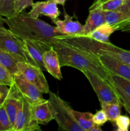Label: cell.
<instances>
[{
  "instance_id": "1",
  "label": "cell",
  "mask_w": 130,
  "mask_h": 131,
  "mask_svg": "<svg viewBox=\"0 0 130 131\" xmlns=\"http://www.w3.org/2000/svg\"><path fill=\"white\" fill-rule=\"evenodd\" d=\"M50 45L57 52L61 67H71L81 72L89 70L108 80L110 73L102 66L95 53L56 38Z\"/></svg>"
},
{
  "instance_id": "2",
  "label": "cell",
  "mask_w": 130,
  "mask_h": 131,
  "mask_svg": "<svg viewBox=\"0 0 130 131\" xmlns=\"http://www.w3.org/2000/svg\"><path fill=\"white\" fill-rule=\"evenodd\" d=\"M5 23L14 34L22 40L29 39L51 43L61 33L56 27L38 18L31 17L27 12L19 13L6 19Z\"/></svg>"
},
{
  "instance_id": "3",
  "label": "cell",
  "mask_w": 130,
  "mask_h": 131,
  "mask_svg": "<svg viewBox=\"0 0 130 131\" xmlns=\"http://www.w3.org/2000/svg\"><path fill=\"white\" fill-rule=\"evenodd\" d=\"M48 104L54 120L58 124L59 129L67 131H84L76 124L71 111V107L57 94L49 91Z\"/></svg>"
},
{
  "instance_id": "4",
  "label": "cell",
  "mask_w": 130,
  "mask_h": 131,
  "mask_svg": "<svg viewBox=\"0 0 130 131\" xmlns=\"http://www.w3.org/2000/svg\"><path fill=\"white\" fill-rule=\"evenodd\" d=\"M0 49L8 52L19 61L36 65L28 53L23 40L9 29L0 33Z\"/></svg>"
},
{
  "instance_id": "5",
  "label": "cell",
  "mask_w": 130,
  "mask_h": 131,
  "mask_svg": "<svg viewBox=\"0 0 130 131\" xmlns=\"http://www.w3.org/2000/svg\"><path fill=\"white\" fill-rule=\"evenodd\" d=\"M82 72L87 78L96 93L99 102L121 104L120 99L115 90L114 86L108 80H105L89 70H84Z\"/></svg>"
},
{
  "instance_id": "6",
  "label": "cell",
  "mask_w": 130,
  "mask_h": 131,
  "mask_svg": "<svg viewBox=\"0 0 130 131\" xmlns=\"http://www.w3.org/2000/svg\"><path fill=\"white\" fill-rule=\"evenodd\" d=\"M32 112V105L21 97L13 131H41Z\"/></svg>"
},
{
  "instance_id": "7",
  "label": "cell",
  "mask_w": 130,
  "mask_h": 131,
  "mask_svg": "<svg viewBox=\"0 0 130 131\" xmlns=\"http://www.w3.org/2000/svg\"><path fill=\"white\" fill-rule=\"evenodd\" d=\"M17 67L19 72L28 81L35 86L43 93H48V84L40 68L23 61H19Z\"/></svg>"
},
{
  "instance_id": "8",
  "label": "cell",
  "mask_w": 130,
  "mask_h": 131,
  "mask_svg": "<svg viewBox=\"0 0 130 131\" xmlns=\"http://www.w3.org/2000/svg\"><path fill=\"white\" fill-rule=\"evenodd\" d=\"M12 85L22 97L26 100L30 104L34 105L45 101L43 97V93L36 87L26 80L19 72L15 74Z\"/></svg>"
},
{
  "instance_id": "9",
  "label": "cell",
  "mask_w": 130,
  "mask_h": 131,
  "mask_svg": "<svg viewBox=\"0 0 130 131\" xmlns=\"http://www.w3.org/2000/svg\"><path fill=\"white\" fill-rule=\"evenodd\" d=\"M95 54L102 66L108 72L130 81V65L106 54Z\"/></svg>"
},
{
  "instance_id": "10",
  "label": "cell",
  "mask_w": 130,
  "mask_h": 131,
  "mask_svg": "<svg viewBox=\"0 0 130 131\" xmlns=\"http://www.w3.org/2000/svg\"><path fill=\"white\" fill-rule=\"evenodd\" d=\"M31 7V10L28 14L31 17L34 18H38L40 15H45L50 18L54 22L57 19L61 14L57 7V4L53 0L33 3Z\"/></svg>"
},
{
  "instance_id": "11",
  "label": "cell",
  "mask_w": 130,
  "mask_h": 131,
  "mask_svg": "<svg viewBox=\"0 0 130 131\" xmlns=\"http://www.w3.org/2000/svg\"><path fill=\"white\" fill-rule=\"evenodd\" d=\"M64 19H56L54 23L56 24L57 30L61 35L73 36H83L84 25L77 20H73V17L69 15L66 12L64 13Z\"/></svg>"
},
{
  "instance_id": "12",
  "label": "cell",
  "mask_w": 130,
  "mask_h": 131,
  "mask_svg": "<svg viewBox=\"0 0 130 131\" xmlns=\"http://www.w3.org/2000/svg\"><path fill=\"white\" fill-rule=\"evenodd\" d=\"M26 50L37 66L42 70H46L43 61V54L51 47L50 43L33 40H22Z\"/></svg>"
},
{
  "instance_id": "13",
  "label": "cell",
  "mask_w": 130,
  "mask_h": 131,
  "mask_svg": "<svg viewBox=\"0 0 130 131\" xmlns=\"http://www.w3.org/2000/svg\"><path fill=\"white\" fill-rule=\"evenodd\" d=\"M43 61L46 71L58 80H62V75L61 71L59 56L56 50L51 46L49 49L45 51L43 54Z\"/></svg>"
},
{
  "instance_id": "14",
  "label": "cell",
  "mask_w": 130,
  "mask_h": 131,
  "mask_svg": "<svg viewBox=\"0 0 130 131\" xmlns=\"http://www.w3.org/2000/svg\"><path fill=\"white\" fill-rule=\"evenodd\" d=\"M10 92L8 96L7 99L4 103V106L5 107L6 113H7L8 117L10 118V122L14 128V124L15 122L17 113L19 110V105H20V99L21 96L19 95L17 91L16 90L14 86L11 85L10 86Z\"/></svg>"
},
{
  "instance_id": "15",
  "label": "cell",
  "mask_w": 130,
  "mask_h": 131,
  "mask_svg": "<svg viewBox=\"0 0 130 131\" xmlns=\"http://www.w3.org/2000/svg\"><path fill=\"white\" fill-rule=\"evenodd\" d=\"M32 112L34 118L39 124L46 125L54 120L48 100L32 105Z\"/></svg>"
},
{
  "instance_id": "16",
  "label": "cell",
  "mask_w": 130,
  "mask_h": 131,
  "mask_svg": "<svg viewBox=\"0 0 130 131\" xmlns=\"http://www.w3.org/2000/svg\"><path fill=\"white\" fill-rule=\"evenodd\" d=\"M105 23L104 12L99 9L89 10V14L84 25V35L85 36Z\"/></svg>"
},
{
  "instance_id": "17",
  "label": "cell",
  "mask_w": 130,
  "mask_h": 131,
  "mask_svg": "<svg viewBox=\"0 0 130 131\" xmlns=\"http://www.w3.org/2000/svg\"><path fill=\"white\" fill-rule=\"evenodd\" d=\"M115 31L116 29L114 26L109 25L107 23H104L84 37H89L97 42L105 43L110 42V36Z\"/></svg>"
},
{
  "instance_id": "18",
  "label": "cell",
  "mask_w": 130,
  "mask_h": 131,
  "mask_svg": "<svg viewBox=\"0 0 130 131\" xmlns=\"http://www.w3.org/2000/svg\"><path fill=\"white\" fill-rule=\"evenodd\" d=\"M71 113L76 124L84 131H90L94 125L93 122V114L90 112H80L71 109Z\"/></svg>"
},
{
  "instance_id": "19",
  "label": "cell",
  "mask_w": 130,
  "mask_h": 131,
  "mask_svg": "<svg viewBox=\"0 0 130 131\" xmlns=\"http://www.w3.org/2000/svg\"><path fill=\"white\" fill-rule=\"evenodd\" d=\"M124 0H97L89 8V10L99 9L103 12L119 10Z\"/></svg>"
},
{
  "instance_id": "20",
  "label": "cell",
  "mask_w": 130,
  "mask_h": 131,
  "mask_svg": "<svg viewBox=\"0 0 130 131\" xmlns=\"http://www.w3.org/2000/svg\"><path fill=\"white\" fill-rule=\"evenodd\" d=\"M19 61L12 55L0 49V64L6 68L13 75L19 73L17 67Z\"/></svg>"
},
{
  "instance_id": "21",
  "label": "cell",
  "mask_w": 130,
  "mask_h": 131,
  "mask_svg": "<svg viewBox=\"0 0 130 131\" xmlns=\"http://www.w3.org/2000/svg\"><path fill=\"white\" fill-rule=\"evenodd\" d=\"M100 105L101 110L106 113L108 121L114 124L116 118L121 115V104L101 102Z\"/></svg>"
},
{
  "instance_id": "22",
  "label": "cell",
  "mask_w": 130,
  "mask_h": 131,
  "mask_svg": "<svg viewBox=\"0 0 130 131\" xmlns=\"http://www.w3.org/2000/svg\"><path fill=\"white\" fill-rule=\"evenodd\" d=\"M104 14L105 23L114 27L123 20L129 18L128 15L120 10L106 11L104 12Z\"/></svg>"
},
{
  "instance_id": "23",
  "label": "cell",
  "mask_w": 130,
  "mask_h": 131,
  "mask_svg": "<svg viewBox=\"0 0 130 131\" xmlns=\"http://www.w3.org/2000/svg\"><path fill=\"white\" fill-rule=\"evenodd\" d=\"M108 80L112 85L119 88L130 97V81L110 73L108 75Z\"/></svg>"
},
{
  "instance_id": "24",
  "label": "cell",
  "mask_w": 130,
  "mask_h": 131,
  "mask_svg": "<svg viewBox=\"0 0 130 131\" xmlns=\"http://www.w3.org/2000/svg\"><path fill=\"white\" fill-rule=\"evenodd\" d=\"M0 14L6 18L16 14L14 8V0H0Z\"/></svg>"
},
{
  "instance_id": "25",
  "label": "cell",
  "mask_w": 130,
  "mask_h": 131,
  "mask_svg": "<svg viewBox=\"0 0 130 131\" xmlns=\"http://www.w3.org/2000/svg\"><path fill=\"white\" fill-rule=\"evenodd\" d=\"M0 131H13V126L4 105L0 107Z\"/></svg>"
},
{
  "instance_id": "26",
  "label": "cell",
  "mask_w": 130,
  "mask_h": 131,
  "mask_svg": "<svg viewBox=\"0 0 130 131\" xmlns=\"http://www.w3.org/2000/svg\"><path fill=\"white\" fill-rule=\"evenodd\" d=\"M14 83V77L6 68L0 64V84L11 86Z\"/></svg>"
},
{
  "instance_id": "27",
  "label": "cell",
  "mask_w": 130,
  "mask_h": 131,
  "mask_svg": "<svg viewBox=\"0 0 130 131\" xmlns=\"http://www.w3.org/2000/svg\"><path fill=\"white\" fill-rule=\"evenodd\" d=\"M118 131H128L130 127L129 117L125 115H120L115 120Z\"/></svg>"
},
{
  "instance_id": "28",
  "label": "cell",
  "mask_w": 130,
  "mask_h": 131,
  "mask_svg": "<svg viewBox=\"0 0 130 131\" xmlns=\"http://www.w3.org/2000/svg\"><path fill=\"white\" fill-rule=\"evenodd\" d=\"M114 86L115 90L116 92H117V95H118L119 97L120 101H121V104L124 107L126 111L129 114H130V97L127 95L126 93H124L119 88L115 86Z\"/></svg>"
},
{
  "instance_id": "29",
  "label": "cell",
  "mask_w": 130,
  "mask_h": 131,
  "mask_svg": "<svg viewBox=\"0 0 130 131\" xmlns=\"http://www.w3.org/2000/svg\"><path fill=\"white\" fill-rule=\"evenodd\" d=\"M33 0H14V8L16 14L21 13L33 5Z\"/></svg>"
},
{
  "instance_id": "30",
  "label": "cell",
  "mask_w": 130,
  "mask_h": 131,
  "mask_svg": "<svg viewBox=\"0 0 130 131\" xmlns=\"http://www.w3.org/2000/svg\"><path fill=\"white\" fill-rule=\"evenodd\" d=\"M93 120L94 124L99 126H101L108 121L106 113L103 110L98 111L94 115H93Z\"/></svg>"
},
{
  "instance_id": "31",
  "label": "cell",
  "mask_w": 130,
  "mask_h": 131,
  "mask_svg": "<svg viewBox=\"0 0 130 131\" xmlns=\"http://www.w3.org/2000/svg\"><path fill=\"white\" fill-rule=\"evenodd\" d=\"M10 92V88L4 84H0V107L4 105Z\"/></svg>"
},
{
  "instance_id": "32",
  "label": "cell",
  "mask_w": 130,
  "mask_h": 131,
  "mask_svg": "<svg viewBox=\"0 0 130 131\" xmlns=\"http://www.w3.org/2000/svg\"><path fill=\"white\" fill-rule=\"evenodd\" d=\"M116 31H121L123 32L130 33V17L123 20L115 26Z\"/></svg>"
},
{
  "instance_id": "33",
  "label": "cell",
  "mask_w": 130,
  "mask_h": 131,
  "mask_svg": "<svg viewBox=\"0 0 130 131\" xmlns=\"http://www.w3.org/2000/svg\"><path fill=\"white\" fill-rule=\"evenodd\" d=\"M119 10L126 14L130 17V0H124L123 5L121 6Z\"/></svg>"
},
{
  "instance_id": "34",
  "label": "cell",
  "mask_w": 130,
  "mask_h": 131,
  "mask_svg": "<svg viewBox=\"0 0 130 131\" xmlns=\"http://www.w3.org/2000/svg\"><path fill=\"white\" fill-rule=\"evenodd\" d=\"M6 19L3 17V15L0 14V33L4 31L6 29V28L4 26V24L5 23Z\"/></svg>"
},
{
  "instance_id": "35",
  "label": "cell",
  "mask_w": 130,
  "mask_h": 131,
  "mask_svg": "<svg viewBox=\"0 0 130 131\" xmlns=\"http://www.w3.org/2000/svg\"><path fill=\"white\" fill-rule=\"evenodd\" d=\"M102 129L101 128V126H99V125H97L96 124H94V126L90 129V131H102Z\"/></svg>"
},
{
  "instance_id": "36",
  "label": "cell",
  "mask_w": 130,
  "mask_h": 131,
  "mask_svg": "<svg viewBox=\"0 0 130 131\" xmlns=\"http://www.w3.org/2000/svg\"><path fill=\"white\" fill-rule=\"evenodd\" d=\"M53 1L56 2L57 4H58V5H64L65 3H66V1H68V0H53Z\"/></svg>"
},
{
  "instance_id": "37",
  "label": "cell",
  "mask_w": 130,
  "mask_h": 131,
  "mask_svg": "<svg viewBox=\"0 0 130 131\" xmlns=\"http://www.w3.org/2000/svg\"></svg>"
}]
</instances>
